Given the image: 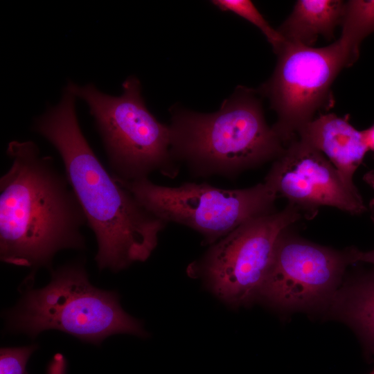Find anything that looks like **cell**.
Returning a JSON list of instances; mask_svg holds the SVG:
<instances>
[{
  "mask_svg": "<svg viewBox=\"0 0 374 374\" xmlns=\"http://www.w3.org/2000/svg\"><path fill=\"white\" fill-rule=\"evenodd\" d=\"M75 98L65 89L60 103L37 118L33 129L60 155L96 237L99 269L118 271L146 260L168 223L145 209L100 161L80 126Z\"/></svg>",
  "mask_w": 374,
  "mask_h": 374,
  "instance_id": "obj_1",
  "label": "cell"
},
{
  "mask_svg": "<svg viewBox=\"0 0 374 374\" xmlns=\"http://www.w3.org/2000/svg\"><path fill=\"white\" fill-rule=\"evenodd\" d=\"M12 161L0 179V258L13 265L49 267L63 249L85 247L82 208L53 159L33 141L9 142Z\"/></svg>",
  "mask_w": 374,
  "mask_h": 374,
  "instance_id": "obj_2",
  "label": "cell"
},
{
  "mask_svg": "<svg viewBox=\"0 0 374 374\" xmlns=\"http://www.w3.org/2000/svg\"><path fill=\"white\" fill-rule=\"evenodd\" d=\"M170 151L195 177L231 178L277 159L285 145L265 118L258 92L238 87L214 113L175 109Z\"/></svg>",
  "mask_w": 374,
  "mask_h": 374,
  "instance_id": "obj_3",
  "label": "cell"
},
{
  "mask_svg": "<svg viewBox=\"0 0 374 374\" xmlns=\"http://www.w3.org/2000/svg\"><path fill=\"white\" fill-rule=\"evenodd\" d=\"M8 317L10 330L32 337L54 329L99 344L117 333L145 335L141 323L123 310L117 294L92 285L80 263L54 271L50 283L27 291Z\"/></svg>",
  "mask_w": 374,
  "mask_h": 374,
  "instance_id": "obj_4",
  "label": "cell"
},
{
  "mask_svg": "<svg viewBox=\"0 0 374 374\" xmlns=\"http://www.w3.org/2000/svg\"><path fill=\"white\" fill-rule=\"evenodd\" d=\"M122 88V94L114 96L91 83L79 86L69 82L66 87L87 103L115 178L132 181L154 172L175 177L179 165L170 151V125L160 123L148 110L136 77L127 78Z\"/></svg>",
  "mask_w": 374,
  "mask_h": 374,
  "instance_id": "obj_5",
  "label": "cell"
},
{
  "mask_svg": "<svg viewBox=\"0 0 374 374\" xmlns=\"http://www.w3.org/2000/svg\"><path fill=\"white\" fill-rule=\"evenodd\" d=\"M114 179L148 211L165 221L199 233L213 244L244 222L274 212L278 197L264 181L240 189L186 182L166 186L148 177L132 181Z\"/></svg>",
  "mask_w": 374,
  "mask_h": 374,
  "instance_id": "obj_6",
  "label": "cell"
},
{
  "mask_svg": "<svg viewBox=\"0 0 374 374\" xmlns=\"http://www.w3.org/2000/svg\"><path fill=\"white\" fill-rule=\"evenodd\" d=\"M302 217L288 203L280 211L252 218L213 244L188 272L202 277L224 302L248 304L260 296L280 235Z\"/></svg>",
  "mask_w": 374,
  "mask_h": 374,
  "instance_id": "obj_7",
  "label": "cell"
},
{
  "mask_svg": "<svg viewBox=\"0 0 374 374\" xmlns=\"http://www.w3.org/2000/svg\"><path fill=\"white\" fill-rule=\"evenodd\" d=\"M275 53L274 71L259 93L276 112L272 127L286 146L317 114L333 106L335 80L353 62L339 39L323 47L285 42Z\"/></svg>",
  "mask_w": 374,
  "mask_h": 374,
  "instance_id": "obj_8",
  "label": "cell"
},
{
  "mask_svg": "<svg viewBox=\"0 0 374 374\" xmlns=\"http://www.w3.org/2000/svg\"><path fill=\"white\" fill-rule=\"evenodd\" d=\"M353 263V248L336 251L286 229L278 238L259 297L287 309L321 304L334 298L347 266Z\"/></svg>",
  "mask_w": 374,
  "mask_h": 374,
  "instance_id": "obj_9",
  "label": "cell"
},
{
  "mask_svg": "<svg viewBox=\"0 0 374 374\" xmlns=\"http://www.w3.org/2000/svg\"><path fill=\"white\" fill-rule=\"evenodd\" d=\"M264 182L308 218L321 206L351 215L368 210L357 188L348 185L322 153L297 138L274 161Z\"/></svg>",
  "mask_w": 374,
  "mask_h": 374,
  "instance_id": "obj_10",
  "label": "cell"
},
{
  "mask_svg": "<svg viewBox=\"0 0 374 374\" xmlns=\"http://www.w3.org/2000/svg\"><path fill=\"white\" fill-rule=\"evenodd\" d=\"M296 138L322 153L344 181L357 188L353 176L369 150L362 130L347 118L333 113L319 114L299 131Z\"/></svg>",
  "mask_w": 374,
  "mask_h": 374,
  "instance_id": "obj_11",
  "label": "cell"
},
{
  "mask_svg": "<svg viewBox=\"0 0 374 374\" xmlns=\"http://www.w3.org/2000/svg\"><path fill=\"white\" fill-rule=\"evenodd\" d=\"M346 1L341 0H299L277 29L285 42L313 46L320 36L334 38L341 26Z\"/></svg>",
  "mask_w": 374,
  "mask_h": 374,
  "instance_id": "obj_12",
  "label": "cell"
},
{
  "mask_svg": "<svg viewBox=\"0 0 374 374\" xmlns=\"http://www.w3.org/2000/svg\"><path fill=\"white\" fill-rule=\"evenodd\" d=\"M333 299L335 310L374 356V267L353 278Z\"/></svg>",
  "mask_w": 374,
  "mask_h": 374,
  "instance_id": "obj_13",
  "label": "cell"
},
{
  "mask_svg": "<svg viewBox=\"0 0 374 374\" xmlns=\"http://www.w3.org/2000/svg\"><path fill=\"white\" fill-rule=\"evenodd\" d=\"M339 39L353 63L359 57L362 41L374 33V0H351L346 3Z\"/></svg>",
  "mask_w": 374,
  "mask_h": 374,
  "instance_id": "obj_14",
  "label": "cell"
},
{
  "mask_svg": "<svg viewBox=\"0 0 374 374\" xmlns=\"http://www.w3.org/2000/svg\"><path fill=\"white\" fill-rule=\"evenodd\" d=\"M212 3L223 11L232 12L256 26L265 36L276 53L285 42L274 29L249 0H214Z\"/></svg>",
  "mask_w": 374,
  "mask_h": 374,
  "instance_id": "obj_15",
  "label": "cell"
},
{
  "mask_svg": "<svg viewBox=\"0 0 374 374\" xmlns=\"http://www.w3.org/2000/svg\"><path fill=\"white\" fill-rule=\"evenodd\" d=\"M36 346L3 348L0 351V374H26V366Z\"/></svg>",
  "mask_w": 374,
  "mask_h": 374,
  "instance_id": "obj_16",
  "label": "cell"
},
{
  "mask_svg": "<svg viewBox=\"0 0 374 374\" xmlns=\"http://www.w3.org/2000/svg\"><path fill=\"white\" fill-rule=\"evenodd\" d=\"M368 208L371 218L374 223V197L370 201ZM353 256L355 263L359 262L368 263L374 267V249L363 251L357 248H353Z\"/></svg>",
  "mask_w": 374,
  "mask_h": 374,
  "instance_id": "obj_17",
  "label": "cell"
},
{
  "mask_svg": "<svg viewBox=\"0 0 374 374\" xmlns=\"http://www.w3.org/2000/svg\"><path fill=\"white\" fill-rule=\"evenodd\" d=\"M66 373V361L62 355L56 354L51 362L48 374H65Z\"/></svg>",
  "mask_w": 374,
  "mask_h": 374,
  "instance_id": "obj_18",
  "label": "cell"
},
{
  "mask_svg": "<svg viewBox=\"0 0 374 374\" xmlns=\"http://www.w3.org/2000/svg\"><path fill=\"white\" fill-rule=\"evenodd\" d=\"M362 132L368 150L374 151V124Z\"/></svg>",
  "mask_w": 374,
  "mask_h": 374,
  "instance_id": "obj_19",
  "label": "cell"
},
{
  "mask_svg": "<svg viewBox=\"0 0 374 374\" xmlns=\"http://www.w3.org/2000/svg\"><path fill=\"white\" fill-rule=\"evenodd\" d=\"M363 179L364 181L374 190V169L365 173Z\"/></svg>",
  "mask_w": 374,
  "mask_h": 374,
  "instance_id": "obj_20",
  "label": "cell"
},
{
  "mask_svg": "<svg viewBox=\"0 0 374 374\" xmlns=\"http://www.w3.org/2000/svg\"><path fill=\"white\" fill-rule=\"evenodd\" d=\"M370 374H374V369L371 371Z\"/></svg>",
  "mask_w": 374,
  "mask_h": 374,
  "instance_id": "obj_21",
  "label": "cell"
}]
</instances>
